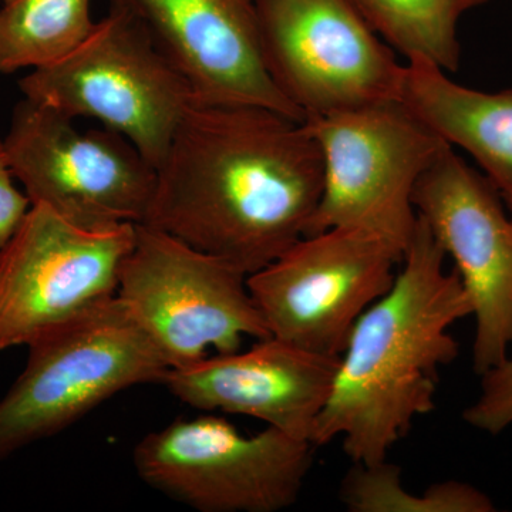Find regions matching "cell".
<instances>
[{
    "label": "cell",
    "instance_id": "obj_17",
    "mask_svg": "<svg viewBox=\"0 0 512 512\" xmlns=\"http://www.w3.org/2000/svg\"><path fill=\"white\" fill-rule=\"evenodd\" d=\"M394 52L454 73L460 67L458 25L490 0H350Z\"/></svg>",
    "mask_w": 512,
    "mask_h": 512
},
{
    "label": "cell",
    "instance_id": "obj_7",
    "mask_svg": "<svg viewBox=\"0 0 512 512\" xmlns=\"http://www.w3.org/2000/svg\"><path fill=\"white\" fill-rule=\"evenodd\" d=\"M313 448L274 427L245 436L205 414L148 433L133 464L148 487L200 512H278L298 501Z\"/></svg>",
    "mask_w": 512,
    "mask_h": 512
},
{
    "label": "cell",
    "instance_id": "obj_5",
    "mask_svg": "<svg viewBox=\"0 0 512 512\" xmlns=\"http://www.w3.org/2000/svg\"><path fill=\"white\" fill-rule=\"evenodd\" d=\"M318 144L322 194L305 235L366 229L406 252L416 228L414 190L448 144L400 100L303 121Z\"/></svg>",
    "mask_w": 512,
    "mask_h": 512
},
{
    "label": "cell",
    "instance_id": "obj_4",
    "mask_svg": "<svg viewBox=\"0 0 512 512\" xmlns=\"http://www.w3.org/2000/svg\"><path fill=\"white\" fill-rule=\"evenodd\" d=\"M23 97L121 134L156 170L185 113L190 84L126 10L110 6L72 55L19 80Z\"/></svg>",
    "mask_w": 512,
    "mask_h": 512
},
{
    "label": "cell",
    "instance_id": "obj_20",
    "mask_svg": "<svg viewBox=\"0 0 512 512\" xmlns=\"http://www.w3.org/2000/svg\"><path fill=\"white\" fill-rule=\"evenodd\" d=\"M12 168L0 140V248L13 238L32 208L28 195L20 192L13 183Z\"/></svg>",
    "mask_w": 512,
    "mask_h": 512
},
{
    "label": "cell",
    "instance_id": "obj_10",
    "mask_svg": "<svg viewBox=\"0 0 512 512\" xmlns=\"http://www.w3.org/2000/svg\"><path fill=\"white\" fill-rule=\"evenodd\" d=\"M403 252L366 229L305 235L247 285L269 336L340 356L357 320L392 288Z\"/></svg>",
    "mask_w": 512,
    "mask_h": 512
},
{
    "label": "cell",
    "instance_id": "obj_18",
    "mask_svg": "<svg viewBox=\"0 0 512 512\" xmlns=\"http://www.w3.org/2000/svg\"><path fill=\"white\" fill-rule=\"evenodd\" d=\"M340 501L352 512H493L483 491L460 481L430 485L421 495L404 488L402 471L387 460L355 464L340 485Z\"/></svg>",
    "mask_w": 512,
    "mask_h": 512
},
{
    "label": "cell",
    "instance_id": "obj_6",
    "mask_svg": "<svg viewBox=\"0 0 512 512\" xmlns=\"http://www.w3.org/2000/svg\"><path fill=\"white\" fill-rule=\"evenodd\" d=\"M247 275L181 239L136 224L117 296L163 353L170 369L234 353L245 338H269Z\"/></svg>",
    "mask_w": 512,
    "mask_h": 512
},
{
    "label": "cell",
    "instance_id": "obj_16",
    "mask_svg": "<svg viewBox=\"0 0 512 512\" xmlns=\"http://www.w3.org/2000/svg\"><path fill=\"white\" fill-rule=\"evenodd\" d=\"M92 0H2L0 74L60 62L89 39Z\"/></svg>",
    "mask_w": 512,
    "mask_h": 512
},
{
    "label": "cell",
    "instance_id": "obj_2",
    "mask_svg": "<svg viewBox=\"0 0 512 512\" xmlns=\"http://www.w3.org/2000/svg\"><path fill=\"white\" fill-rule=\"evenodd\" d=\"M444 261L419 217L392 288L350 333L313 446L342 439L353 464L382 463L414 421L436 409L440 369L460 350L451 326L473 315L460 276Z\"/></svg>",
    "mask_w": 512,
    "mask_h": 512
},
{
    "label": "cell",
    "instance_id": "obj_12",
    "mask_svg": "<svg viewBox=\"0 0 512 512\" xmlns=\"http://www.w3.org/2000/svg\"><path fill=\"white\" fill-rule=\"evenodd\" d=\"M417 215L466 289L476 338L478 375L510 356L512 346V215L503 195L448 144L421 175L414 190Z\"/></svg>",
    "mask_w": 512,
    "mask_h": 512
},
{
    "label": "cell",
    "instance_id": "obj_14",
    "mask_svg": "<svg viewBox=\"0 0 512 512\" xmlns=\"http://www.w3.org/2000/svg\"><path fill=\"white\" fill-rule=\"evenodd\" d=\"M339 359L269 336L251 349L217 353L170 369L161 384L201 412L252 417L295 439L311 441L332 392Z\"/></svg>",
    "mask_w": 512,
    "mask_h": 512
},
{
    "label": "cell",
    "instance_id": "obj_3",
    "mask_svg": "<svg viewBox=\"0 0 512 512\" xmlns=\"http://www.w3.org/2000/svg\"><path fill=\"white\" fill-rule=\"evenodd\" d=\"M28 348L25 369L0 399V460L62 433L130 387L163 382L170 370L117 295Z\"/></svg>",
    "mask_w": 512,
    "mask_h": 512
},
{
    "label": "cell",
    "instance_id": "obj_1",
    "mask_svg": "<svg viewBox=\"0 0 512 512\" xmlns=\"http://www.w3.org/2000/svg\"><path fill=\"white\" fill-rule=\"evenodd\" d=\"M322 180L318 144L301 121L265 107L192 103L143 224L249 276L305 237Z\"/></svg>",
    "mask_w": 512,
    "mask_h": 512
},
{
    "label": "cell",
    "instance_id": "obj_8",
    "mask_svg": "<svg viewBox=\"0 0 512 512\" xmlns=\"http://www.w3.org/2000/svg\"><path fill=\"white\" fill-rule=\"evenodd\" d=\"M73 121L25 97L13 109L3 146L32 205H46L84 228L143 224L156 168L116 131H82Z\"/></svg>",
    "mask_w": 512,
    "mask_h": 512
},
{
    "label": "cell",
    "instance_id": "obj_19",
    "mask_svg": "<svg viewBox=\"0 0 512 512\" xmlns=\"http://www.w3.org/2000/svg\"><path fill=\"white\" fill-rule=\"evenodd\" d=\"M501 195L512 215V194ZM481 377L480 396L467 407L463 419L484 433H503L512 426V356Z\"/></svg>",
    "mask_w": 512,
    "mask_h": 512
},
{
    "label": "cell",
    "instance_id": "obj_13",
    "mask_svg": "<svg viewBox=\"0 0 512 512\" xmlns=\"http://www.w3.org/2000/svg\"><path fill=\"white\" fill-rule=\"evenodd\" d=\"M148 30L194 103L256 106L303 123L266 70L255 0H109Z\"/></svg>",
    "mask_w": 512,
    "mask_h": 512
},
{
    "label": "cell",
    "instance_id": "obj_11",
    "mask_svg": "<svg viewBox=\"0 0 512 512\" xmlns=\"http://www.w3.org/2000/svg\"><path fill=\"white\" fill-rule=\"evenodd\" d=\"M136 224L80 227L32 205L0 248V350L28 346L117 295Z\"/></svg>",
    "mask_w": 512,
    "mask_h": 512
},
{
    "label": "cell",
    "instance_id": "obj_9",
    "mask_svg": "<svg viewBox=\"0 0 512 512\" xmlns=\"http://www.w3.org/2000/svg\"><path fill=\"white\" fill-rule=\"evenodd\" d=\"M272 82L303 121L400 100L404 64L350 0H255Z\"/></svg>",
    "mask_w": 512,
    "mask_h": 512
},
{
    "label": "cell",
    "instance_id": "obj_15",
    "mask_svg": "<svg viewBox=\"0 0 512 512\" xmlns=\"http://www.w3.org/2000/svg\"><path fill=\"white\" fill-rule=\"evenodd\" d=\"M400 101L447 144L466 151L501 194H512V89L481 92L434 64L410 60Z\"/></svg>",
    "mask_w": 512,
    "mask_h": 512
}]
</instances>
